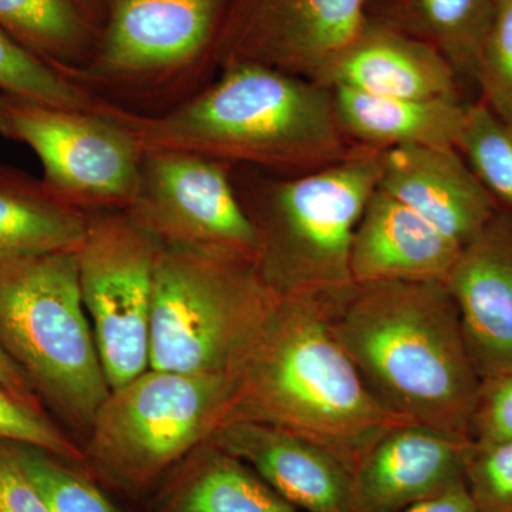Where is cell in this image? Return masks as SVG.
<instances>
[{
	"instance_id": "6da1fadb",
	"label": "cell",
	"mask_w": 512,
	"mask_h": 512,
	"mask_svg": "<svg viewBox=\"0 0 512 512\" xmlns=\"http://www.w3.org/2000/svg\"><path fill=\"white\" fill-rule=\"evenodd\" d=\"M94 110L130 131L143 153L187 151L302 174L353 150L329 87L259 63L224 64L215 82L164 113H136L103 97Z\"/></svg>"
},
{
	"instance_id": "7a4b0ae2",
	"label": "cell",
	"mask_w": 512,
	"mask_h": 512,
	"mask_svg": "<svg viewBox=\"0 0 512 512\" xmlns=\"http://www.w3.org/2000/svg\"><path fill=\"white\" fill-rule=\"evenodd\" d=\"M333 312L313 299L276 296L234 373L225 423L255 421L288 431L328 451L353 476L377 441L412 421L370 392L333 333Z\"/></svg>"
},
{
	"instance_id": "3957f363",
	"label": "cell",
	"mask_w": 512,
	"mask_h": 512,
	"mask_svg": "<svg viewBox=\"0 0 512 512\" xmlns=\"http://www.w3.org/2000/svg\"><path fill=\"white\" fill-rule=\"evenodd\" d=\"M330 323L386 409L453 439L471 441L481 379L446 282L355 285Z\"/></svg>"
},
{
	"instance_id": "277c9868",
	"label": "cell",
	"mask_w": 512,
	"mask_h": 512,
	"mask_svg": "<svg viewBox=\"0 0 512 512\" xmlns=\"http://www.w3.org/2000/svg\"><path fill=\"white\" fill-rule=\"evenodd\" d=\"M380 175L382 151L360 146L338 163L256 185L242 204L258 234L259 274L276 296L333 311L348 299L353 235Z\"/></svg>"
},
{
	"instance_id": "5b68a950",
	"label": "cell",
	"mask_w": 512,
	"mask_h": 512,
	"mask_svg": "<svg viewBox=\"0 0 512 512\" xmlns=\"http://www.w3.org/2000/svg\"><path fill=\"white\" fill-rule=\"evenodd\" d=\"M275 302L255 261L161 248L154 278L150 369L234 375Z\"/></svg>"
},
{
	"instance_id": "8992f818",
	"label": "cell",
	"mask_w": 512,
	"mask_h": 512,
	"mask_svg": "<svg viewBox=\"0 0 512 512\" xmlns=\"http://www.w3.org/2000/svg\"><path fill=\"white\" fill-rule=\"evenodd\" d=\"M0 342L32 386L79 427L109 397L76 252L33 259L0 279Z\"/></svg>"
},
{
	"instance_id": "52a82bcc",
	"label": "cell",
	"mask_w": 512,
	"mask_h": 512,
	"mask_svg": "<svg viewBox=\"0 0 512 512\" xmlns=\"http://www.w3.org/2000/svg\"><path fill=\"white\" fill-rule=\"evenodd\" d=\"M232 373L148 369L111 389L94 417L87 463L111 484L146 490L227 420Z\"/></svg>"
},
{
	"instance_id": "ba28073f",
	"label": "cell",
	"mask_w": 512,
	"mask_h": 512,
	"mask_svg": "<svg viewBox=\"0 0 512 512\" xmlns=\"http://www.w3.org/2000/svg\"><path fill=\"white\" fill-rule=\"evenodd\" d=\"M0 134L28 146L42 164L43 184L77 210L126 211L136 197L143 150L100 111L0 92Z\"/></svg>"
},
{
	"instance_id": "9c48e42d",
	"label": "cell",
	"mask_w": 512,
	"mask_h": 512,
	"mask_svg": "<svg viewBox=\"0 0 512 512\" xmlns=\"http://www.w3.org/2000/svg\"><path fill=\"white\" fill-rule=\"evenodd\" d=\"M161 248L127 211L87 215L76 251L77 274L110 389L150 369L151 311Z\"/></svg>"
},
{
	"instance_id": "30bf717a",
	"label": "cell",
	"mask_w": 512,
	"mask_h": 512,
	"mask_svg": "<svg viewBox=\"0 0 512 512\" xmlns=\"http://www.w3.org/2000/svg\"><path fill=\"white\" fill-rule=\"evenodd\" d=\"M126 211L163 247L258 261L254 222L222 161L144 151L136 197Z\"/></svg>"
},
{
	"instance_id": "8fae6325",
	"label": "cell",
	"mask_w": 512,
	"mask_h": 512,
	"mask_svg": "<svg viewBox=\"0 0 512 512\" xmlns=\"http://www.w3.org/2000/svg\"><path fill=\"white\" fill-rule=\"evenodd\" d=\"M231 0H113L99 46L73 74L87 89L167 82L211 59Z\"/></svg>"
},
{
	"instance_id": "7c38bea8",
	"label": "cell",
	"mask_w": 512,
	"mask_h": 512,
	"mask_svg": "<svg viewBox=\"0 0 512 512\" xmlns=\"http://www.w3.org/2000/svg\"><path fill=\"white\" fill-rule=\"evenodd\" d=\"M367 18V0H231L210 60L265 64L320 84Z\"/></svg>"
},
{
	"instance_id": "4fadbf2b",
	"label": "cell",
	"mask_w": 512,
	"mask_h": 512,
	"mask_svg": "<svg viewBox=\"0 0 512 512\" xmlns=\"http://www.w3.org/2000/svg\"><path fill=\"white\" fill-rule=\"evenodd\" d=\"M446 285L477 375H512V212L498 208L463 248Z\"/></svg>"
},
{
	"instance_id": "5bb4252c",
	"label": "cell",
	"mask_w": 512,
	"mask_h": 512,
	"mask_svg": "<svg viewBox=\"0 0 512 512\" xmlns=\"http://www.w3.org/2000/svg\"><path fill=\"white\" fill-rule=\"evenodd\" d=\"M210 443L248 464L296 510L359 512L352 473L311 441L268 424L232 420Z\"/></svg>"
},
{
	"instance_id": "9a60e30c",
	"label": "cell",
	"mask_w": 512,
	"mask_h": 512,
	"mask_svg": "<svg viewBox=\"0 0 512 512\" xmlns=\"http://www.w3.org/2000/svg\"><path fill=\"white\" fill-rule=\"evenodd\" d=\"M379 188L463 248L500 208L457 148L406 146L382 151Z\"/></svg>"
},
{
	"instance_id": "2e32d148",
	"label": "cell",
	"mask_w": 512,
	"mask_h": 512,
	"mask_svg": "<svg viewBox=\"0 0 512 512\" xmlns=\"http://www.w3.org/2000/svg\"><path fill=\"white\" fill-rule=\"evenodd\" d=\"M470 441L404 424L382 437L353 473L359 512H399L464 480Z\"/></svg>"
},
{
	"instance_id": "e0dca14e",
	"label": "cell",
	"mask_w": 512,
	"mask_h": 512,
	"mask_svg": "<svg viewBox=\"0 0 512 512\" xmlns=\"http://www.w3.org/2000/svg\"><path fill=\"white\" fill-rule=\"evenodd\" d=\"M463 247L377 187L357 224L350 251L355 285L446 282Z\"/></svg>"
},
{
	"instance_id": "ac0fdd59",
	"label": "cell",
	"mask_w": 512,
	"mask_h": 512,
	"mask_svg": "<svg viewBox=\"0 0 512 512\" xmlns=\"http://www.w3.org/2000/svg\"><path fill=\"white\" fill-rule=\"evenodd\" d=\"M322 86L400 99H458V79L434 47L369 15Z\"/></svg>"
},
{
	"instance_id": "d6986e66",
	"label": "cell",
	"mask_w": 512,
	"mask_h": 512,
	"mask_svg": "<svg viewBox=\"0 0 512 512\" xmlns=\"http://www.w3.org/2000/svg\"><path fill=\"white\" fill-rule=\"evenodd\" d=\"M340 130L375 150L406 146L457 148L466 106L460 99H400L333 87Z\"/></svg>"
},
{
	"instance_id": "ffe728a7",
	"label": "cell",
	"mask_w": 512,
	"mask_h": 512,
	"mask_svg": "<svg viewBox=\"0 0 512 512\" xmlns=\"http://www.w3.org/2000/svg\"><path fill=\"white\" fill-rule=\"evenodd\" d=\"M87 215L56 197L42 180L0 167V279L33 259L76 252Z\"/></svg>"
},
{
	"instance_id": "44dd1931",
	"label": "cell",
	"mask_w": 512,
	"mask_h": 512,
	"mask_svg": "<svg viewBox=\"0 0 512 512\" xmlns=\"http://www.w3.org/2000/svg\"><path fill=\"white\" fill-rule=\"evenodd\" d=\"M103 25L93 0H0V30L72 76L92 60Z\"/></svg>"
},
{
	"instance_id": "7402d4cb",
	"label": "cell",
	"mask_w": 512,
	"mask_h": 512,
	"mask_svg": "<svg viewBox=\"0 0 512 512\" xmlns=\"http://www.w3.org/2000/svg\"><path fill=\"white\" fill-rule=\"evenodd\" d=\"M495 0H392L376 16L441 53L457 79L476 83Z\"/></svg>"
},
{
	"instance_id": "603a6c76",
	"label": "cell",
	"mask_w": 512,
	"mask_h": 512,
	"mask_svg": "<svg viewBox=\"0 0 512 512\" xmlns=\"http://www.w3.org/2000/svg\"><path fill=\"white\" fill-rule=\"evenodd\" d=\"M163 512H299L248 464L208 441L168 488Z\"/></svg>"
},
{
	"instance_id": "cb8c5ba5",
	"label": "cell",
	"mask_w": 512,
	"mask_h": 512,
	"mask_svg": "<svg viewBox=\"0 0 512 512\" xmlns=\"http://www.w3.org/2000/svg\"><path fill=\"white\" fill-rule=\"evenodd\" d=\"M0 92L82 111H94L100 100L99 94L20 45L3 30H0Z\"/></svg>"
},
{
	"instance_id": "d4e9b609",
	"label": "cell",
	"mask_w": 512,
	"mask_h": 512,
	"mask_svg": "<svg viewBox=\"0 0 512 512\" xmlns=\"http://www.w3.org/2000/svg\"><path fill=\"white\" fill-rule=\"evenodd\" d=\"M457 150L498 205L512 212V131L483 100L466 106Z\"/></svg>"
},
{
	"instance_id": "484cf974",
	"label": "cell",
	"mask_w": 512,
	"mask_h": 512,
	"mask_svg": "<svg viewBox=\"0 0 512 512\" xmlns=\"http://www.w3.org/2000/svg\"><path fill=\"white\" fill-rule=\"evenodd\" d=\"M3 444L36 485L50 512H119L89 477L67 467L62 458L28 444Z\"/></svg>"
},
{
	"instance_id": "4316f807",
	"label": "cell",
	"mask_w": 512,
	"mask_h": 512,
	"mask_svg": "<svg viewBox=\"0 0 512 512\" xmlns=\"http://www.w3.org/2000/svg\"><path fill=\"white\" fill-rule=\"evenodd\" d=\"M464 480L478 512H512V441H470Z\"/></svg>"
},
{
	"instance_id": "83f0119b",
	"label": "cell",
	"mask_w": 512,
	"mask_h": 512,
	"mask_svg": "<svg viewBox=\"0 0 512 512\" xmlns=\"http://www.w3.org/2000/svg\"><path fill=\"white\" fill-rule=\"evenodd\" d=\"M477 86L483 100L512 131V0H495Z\"/></svg>"
},
{
	"instance_id": "f1b7e54d",
	"label": "cell",
	"mask_w": 512,
	"mask_h": 512,
	"mask_svg": "<svg viewBox=\"0 0 512 512\" xmlns=\"http://www.w3.org/2000/svg\"><path fill=\"white\" fill-rule=\"evenodd\" d=\"M0 441L28 444L64 461L87 464L82 453L62 431L56 429L39 410L16 399L8 390L0 387Z\"/></svg>"
},
{
	"instance_id": "f546056e",
	"label": "cell",
	"mask_w": 512,
	"mask_h": 512,
	"mask_svg": "<svg viewBox=\"0 0 512 512\" xmlns=\"http://www.w3.org/2000/svg\"><path fill=\"white\" fill-rule=\"evenodd\" d=\"M470 437L473 441H512V375L481 380Z\"/></svg>"
},
{
	"instance_id": "4dcf8cb0",
	"label": "cell",
	"mask_w": 512,
	"mask_h": 512,
	"mask_svg": "<svg viewBox=\"0 0 512 512\" xmlns=\"http://www.w3.org/2000/svg\"><path fill=\"white\" fill-rule=\"evenodd\" d=\"M0 512H50L36 485L0 441Z\"/></svg>"
},
{
	"instance_id": "1f68e13d",
	"label": "cell",
	"mask_w": 512,
	"mask_h": 512,
	"mask_svg": "<svg viewBox=\"0 0 512 512\" xmlns=\"http://www.w3.org/2000/svg\"><path fill=\"white\" fill-rule=\"evenodd\" d=\"M399 512H478V510L471 500L466 483H463L446 493L421 501Z\"/></svg>"
},
{
	"instance_id": "d6a6232c",
	"label": "cell",
	"mask_w": 512,
	"mask_h": 512,
	"mask_svg": "<svg viewBox=\"0 0 512 512\" xmlns=\"http://www.w3.org/2000/svg\"><path fill=\"white\" fill-rule=\"evenodd\" d=\"M0 387L8 390L16 399L22 400L23 403L29 404L33 409L39 410L32 386H30L19 366L16 365L15 360L6 352L2 342H0Z\"/></svg>"
},
{
	"instance_id": "836d02e7",
	"label": "cell",
	"mask_w": 512,
	"mask_h": 512,
	"mask_svg": "<svg viewBox=\"0 0 512 512\" xmlns=\"http://www.w3.org/2000/svg\"><path fill=\"white\" fill-rule=\"evenodd\" d=\"M94 3H97V5L100 6H104V8H109V5L111 2H113V0H93Z\"/></svg>"
}]
</instances>
